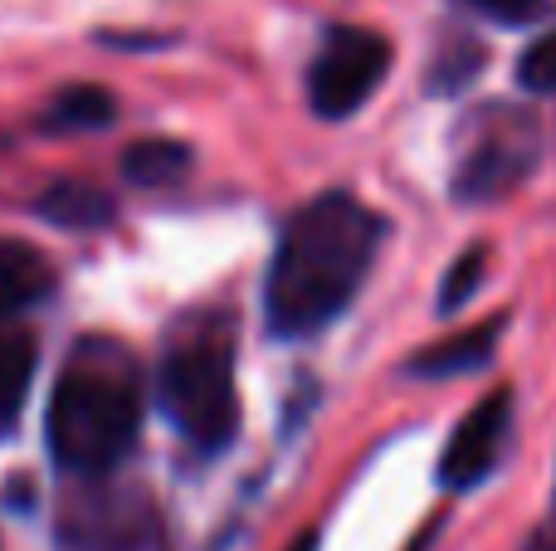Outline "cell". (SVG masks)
Returning a JSON list of instances; mask_svg holds the SVG:
<instances>
[{
	"label": "cell",
	"instance_id": "obj_1",
	"mask_svg": "<svg viewBox=\"0 0 556 551\" xmlns=\"http://www.w3.org/2000/svg\"><path fill=\"white\" fill-rule=\"evenodd\" d=\"M381 234L386 225L342 191L317 195L307 210H298L278 240L264 289V312L278 337H307L327 328L356 298Z\"/></svg>",
	"mask_w": 556,
	"mask_h": 551
},
{
	"label": "cell",
	"instance_id": "obj_2",
	"mask_svg": "<svg viewBox=\"0 0 556 551\" xmlns=\"http://www.w3.org/2000/svg\"><path fill=\"white\" fill-rule=\"evenodd\" d=\"M142 420V376L123 342L88 337L74 347L49 400V449L68 474H113Z\"/></svg>",
	"mask_w": 556,
	"mask_h": 551
},
{
	"label": "cell",
	"instance_id": "obj_3",
	"mask_svg": "<svg viewBox=\"0 0 556 551\" xmlns=\"http://www.w3.org/2000/svg\"><path fill=\"white\" fill-rule=\"evenodd\" d=\"M162 410L176 435L201 454H220L240 430V396H235V357L220 332H195L176 342L162 361Z\"/></svg>",
	"mask_w": 556,
	"mask_h": 551
},
{
	"label": "cell",
	"instance_id": "obj_4",
	"mask_svg": "<svg viewBox=\"0 0 556 551\" xmlns=\"http://www.w3.org/2000/svg\"><path fill=\"white\" fill-rule=\"evenodd\" d=\"M391 68V44L376 29L342 25L323 39L307 68V98L317 117H352Z\"/></svg>",
	"mask_w": 556,
	"mask_h": 551
},
{
	"label": "cell",
	"instance_id": "obj_5",
	"mask_svg": "<svg viewBox=\"0 0 556 551\" xmlns=\"http://www.w3.org/2000/svg\"><path fill=\"white\" fill-rule=\"evenodd\" d=\"M64 551H166L152 508L137 498H84L59 527Z\"/></svg>",
	"mask_w": 556,
	"mask_h": 551
},
{
	"label": "cell",
	"instance_id": "obj_6",
	"mask_svg": "<svg viewBox=\"0 0 556 551\" xmlns=\"http://www.w3.org/2000/svg\"><path fill=\"white\" fill-rule=\"evenodd\" d=\"M508 420H513V390H493L489 400L469 410L454 430L450 449L440 459V484L444 488H473L493 464H498V449L508 439Z\"/></svg>",
	"mask_w": 556,
	"mask_h": 551
},
{
	"label": "cell",
	"instance_id": "obj_7",
	"mask_svg": "<svg viewBox=\"0 0 556 551\" xmlns=\"http://www.w3.org/2000/svg\"><path fill=\"white\" fill-rule=\"evenodd\" d=\"M528 156H532L528 127L508 123L503 132H493L489 142L469 152V162H464V171H459V195H469V201H483V195L508 191V185L522 176Z\"/></svg>",
	"mask_w": 556,
	"mask_h": 551
},
{
	"label": "cell",
	"instance_id": "obj_8",
	"mask_svg": "<svg viewBox=\"0 0 556 551\" xmlns=\"http://www.w3.org/2000/svg\"><path fill=\"white\" fill-rule=\"evenodd\" d=\"M49 283H54V269L45 264V254L0 240V318H10V312L29 308L35 298H45Z\"/></svg>",
	"mask_w": 556,
	"mask_h": 551
},
{
	"label": "cell",
	"instance_id": "obj_9",
	"mask_svg": "<svg viewBox=\"0 0 556 551\" xmlns=\"http://www.w3.org/2000/svg\"><path fill=\"white\" fill-rule=\"evenodd\" d=\"M35 210L45 215L49 225H64V230H98V225L113 220V201H108V191L84 185V181L49 185V191L35 201Z\"/></svg>",
	"mask_w": 556,
	"mask_h": 551
},
{
	"label": "cell",
	"instance_id": "obj_10",
	"mask_svg": "<svg viewBox=\"0 0 556 551\" xmlns=\"http://www.w3.org/2000/svg\"><path fill=\"white\" fill-rule=\"evenodd\" d=\"M29 376H35V337L25 328L0 318V430L25 406Z\"/></svg>",
	"mask_w": 556,
	"mask_h": 551
},
{
	"label": "cell",
	"instance_id": "obj_11",
	"mask_svg": "<svg viewBox=\"0 0 556 551\" xmlns=\"http://www.w3.org/2000/svg\"><path fill=\"white\" fill-rule=\"evenodd\" d=\"M498 332H503V318L459 332V337L440 342V347H425L420 357L410 361V371H415V376H454V371H473V367H483V361H489Z\"/></svg>",
	"mask_w": 556,
	"mask_h": 551
},
{
	"label": "cell",
	"instance_id": "obj_12",
	"mask_svg": "<svg viewBox=\"0 0 556 551\" xmlns=\"http://www.w3.org/2000/svg\"><path fill=\"white\" fill-rule=\"evenodd\" d=\"M123 171H127V181H137V185H172L191 171V152H186L181 142H162V137H152V142L127 146Z\"/></svg>",
	"mask_w": 556,
	"mask_h": 551
},
{
	"label": "cell",
	"instance_id": "obj_13",
	"mask_svg": "<svg viewBox=\"0 0 556 551\" xmlns=\"http://www.w3.org/2000/svg\"><path fill=\"white\" fill-rule=\"evenodd\" d=\"M108 117H113V98L93 84L64 88V93L45 107V127H54V132H64V127L68 132H88V127H103Z\"/></svg>",
	"mask_w": 556,
	"mask_h": 551
},
{
	"label": "cell",
	"instance_id": "obj_14",
	"mask_svg": "<svg viewBox=\"0 0 556 551\" xmlns=\"http://www.w3.org/2000/svg\"><path fill=\"white\" fill-rule=\"evenodd\" d=\"M518 84L532 88V93H552V88H556V29H552V35H542L538 44L522 54Z\"/></svg>",
	"mask_w": 556,
	"mask_h": 551
},
{
	"label": "cell",
	"instance_id": "obj_15",
	"mask_svg": "<svg viewBox=\"0 0 556 551\" xmlns=\"http://www.w3.org/2000/svg\"><path fill=\"white\" fill-rule=\"evenodd\" d=\"M483 264H489V254H483V249H469L459 264H454V269H450V279H444V293H440V308H444V312H454L464 298H469L473 289H479V279H483Z\"/></svg>",
	"mask_w": 556,
	"mask_h": 551
},
{
	"label": "cell",
	"instance_id": "obj_16",
	"mask_svg": "<svg viewBox=\"0 0 556 551\" xmlns=\"http://www.w3.org/2000/svg\"><path fill=\"white\" fill-rule=\"evenodd\" d=\"M473 5H483L489 15H503V20H522V15H532L542 0H473Z\"/></svg>",
	"mask_w": 556,
	"mask_h": 551
},
{
	"label": "cell",
	"instance_id": "obj_17",
	"mask_svg": "<svg viewBox=\"0 0 556 551\" xmlns=\"http://www.w3.org/2000/svg\"><path fill=\"white\" fill-rule=\"evenodd\" d=\"M288 551H317V533H307V537H298V542H293V547H288Z\"/></svg>",
	"mask_w": 556,
	"mask_h": 551
},
{
	"label": "cell",
	"instance_id": "obj_18",
	"mask_svg": "<svg viewBox=\"0 0 556 551\" xmlns=\"http://www.w3.org/2000/svg\"><path fill=\"white\" fill-rule=\"evenodd\" d=\"M425 547H430V533H425V537H420V542H415L410 551H425Z\"/></svg>",
	"mask_w": 556,
	"mask_h": 551
}]
</instances>
